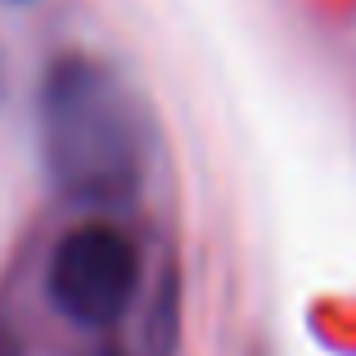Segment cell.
Instances as JSON below:
<instances>
[{
  "label": "cell",
  "mask_w": 356,
  "mask_h": 356,
  "mask_svg": "<svg viewBox=\"0 0 356 356\" xmlns=\"http://www.w3.org/2000/svg\"><path fill=\"white\" fill-rule=\"evenodd\" d=\"M41 154L63 199L122 208L145 176V108L108 63L68 54L41 86Z\"/></svg>",
  "instance_id": "obj_1"
},
{
  "label": "cell",
  "mask_w": 356,
  "mask_h": 356,
  "mask_svg": "<svg viewBox=\"0 0 356 356\" xmlns=\"http://www.w3.org/2000/svg\"><path fill=\"white\" fill-rule=\"evenodd\" d=\"M136 280L140 261L131 239L118 235L113 226L86 221L59 239L50 270H45V293L63 321L81 325V330H99L131 307Z\"/></svg>",
  "instance_id": "obj_2"
},
{
  "label": "cell",
  "mask_w": 356,
  "mask_h": 356,
  "mask_svg": "<svg viewBox=\"0 0 356 356\" xmlns=\"http://www.w3.org/2000/svg\"><path fill=\"white\" fill-rule=\"evenodd\" d=\"M0 356H23V343H18V334L5 321H0Z\"/></svg>",
  "instance_id": "obj_3"
}]
</instances>
